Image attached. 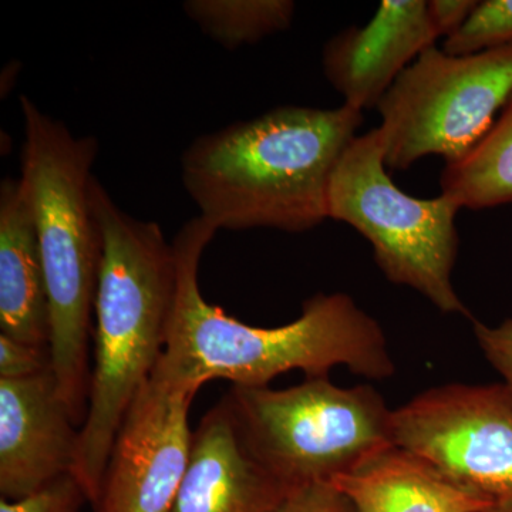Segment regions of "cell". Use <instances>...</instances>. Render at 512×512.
I'll return each mask as SVG.
<instances>
[{"label":"cell","instance_id":"cell-16","mask_svg":"<svg viewBox=\"0 0 512 512\" xmlns=\"http://www.w3.org/2000/svg\"><path fill=\"white\" fill-rule=\"evenodd\" d=\"M183 8L205 35L229 50L285 32L296 10L291 0H188Z\"/></svg>","mask_w":512,"mask_h":512},{"label":"cell","instance_id":"cell-20","mask_svg":"<svg viewBox=\"0 0 512 512\" xmlns=\"http://www.w3.org/2000/svg\"><path fill=\"white\" fill-rule=\"evenodd\" d=\"M474 335L485 359L512 387V319L488 326L474 322Z\"/></svg>","mask_w":512,"mask_h":512},{"label":"cell","instance_id":"cell-4","mask_svg":"<svg viewBox=\"0 0 512 512\" xmlns=\"http://www.w3.org/2000/svg\"><path fill=\"white\" fill-rule=\"evenodd\" d=\"M28 188L50 305V352L60 394L82 429L92 389L90 340L103 254L90 183L99 156L96 138L76 137L29 97H20Z\"/></svg>","mask_w":512,"mask_h":512},{"label":"cell","instance_id":"cell-3","mask_svg":"<svg viewBox=\"0 0 512 512\" xmlns=\"http://www.w3.org/2000/svg\"><path fill=\"white\" fill-rule=\"evenodd\" d=\"M90 198L103 254L94 301L92 389L72 476L93 505L117 431L167 345L178 264L160 225L126 214L94 175Z\"/></svg>","mask_w":512,"mask_h":512},{"label":"cell","instance_id":"cell-10","mask_svg":"<svg viewBox=\"0 0 512 512\" xmlns=\"http://www.w3.org/2000/svg\"><path fill=\"white\" fill-rule=\"evenodd\" d=\"M80 427L53 370L0 379V495L16 501L73 473Z\"/></svg>","mask_w":512,"mask_h":512},{"label":"cell","instance_id":"cell-2","mask_svg":"<svg viewBox=\"0 0 512 512\" xmlns=\"http://www.w3.org/2000/svg\"><path fill=\"white\" fill-rule=\"evenodd\" d=\"M362 123L363 111L346 104L278 107L238 121L185 150V191L217 231H309L329 220L330 177Z\"/></svg>","mask_w":512,"mask_h":512},{"label":"cell","instance_id":"cell-5","mask_svg":"<svg viewBox=\"0 0 512 512\" xmlns=\"http://www.w3.org/2000/svg\"><path fill=\"white\" fill-rule=\"evenodd\" d=\"M222 399L252 456L292 493L330 485L394 447V410L369 384L306 377L284 390L232 386Z\"/></svg>","mask_w":512,"mask_h":512},{"label":"cell","instance_id":"cell-8","mask_svg":"<svg viewBox=\"0 0 512 512\" xmlns=\"http://www.w3.org/2000/svg\"><path fill=\"white\" fill-rule=\"evenodd\" d=\"M394 446L491 503L512 500V387L451 383L393 412Z\"/></svg>","mask_w":512,"mask_h":512},{"label":"cell","instance_id":"cell-23","mask_svg":"<svg viewBox=\"0 0 512 512\" xmlns=\"http://www.w3.org/2000/svg\"><path fill=\"white\" fill-rule=\"evenodd\" d=\"M484 512H512V500L494 504L493 507L488 508V510Z\"/></svg>","mask_w":512,"mask_h":512},{"label":"cell","instance_id":"cell-19","mask_svg":"<svg viewBox=\"0 0 512 512\" xmlns=\"http://www.w3.org/2000/svg\"><path fill=\"white\" fill-rule=\"evenodd\" d=\"M53 370L49 346L28 345L0 335V379H26Z\"/></svg>","mask_w":512,"mask_h":512},{"label":"cell","instance_id":"cell-11","mask_svg":"<svg viewBox=\"0 0 512 512\" xmlns=\"http://www.w3.org/2000/svg\"><path fill=\"white\" fill-rule=\"evenodd\" d=\"M439 37L427 0H383L365 26L343 29L326 43L323 73L343 104L377 109L400 74Z\"/></svg>","mask_w":512,"mask_h":512},{"label":"cell","instance_id":"cell-17","mask_svg":"<svg viewBox=\"0 0 512 512\" xmlns=\"http://www.w3.org/2000/svg\"><path fill=\"white\" fill-rule=\"evenodd\" d=\"M512 45V0L477 2L466 23L444 39L450 56L476 55L485 50Z\"/></svg>","mask_w":512,"mask_h":512},{"label":"cell","instance_id":"cell-6","mask_svg":"<svg viewBox=\"0 0 512 512\" xmlns=\"http://www.w3.org/2000/svg\"><path fill=\"white\" fill-rule=\"evenodd\" d=\"M386 170L379 128L353 138L330 177L329 220L370 242L390 282L409 286L447 315L470 318L453 285L461 208L443 194L431 200L406 194Z\"/></svg>","mask_w":512,"mask_h":512},{"label":"cell","instance_id":"cell-21","mask_svg":"<svg viewBox=\"0 0 512 512\" xmlns=\"http://www.w3.org/2000/svg\"><path fill=\"white\" fill-rule=\"evenodd\" d=\"M282 512H355L342 494L330 485H313L296 491Z\"/></svg>","mask_w":512,"mask_h":512},{"label":"cell","instance_id":"cell-18","mask_svg":"<svg viewBox=\"0 0 512 512\" xmlns=\"http://www.w3.org/2000/svg\"><path fill=\"white\" fill-rule=\"evenodd\" d=\"M86 503L82 487L69 474L22 500L0 498V512H82Z\"/></svg>","mask_w":512,"mask_h":512},{"label":"cell","instance_id":"cell-12","mask_svg":"<svg viewBox=\"0 0 512 512\" xmlns=\"http://www.w3.org/2000/svg\"><path fill=\"white\" fill-rule=\"evenodd\" d=\"M292 494L252 456L221 399L192 431L171 512H282Z\"/></svg>","mask_w":512,"mask_h":512},{"label":"cell","instance_id":"cell-9","mask_svg":"<svg viewBox=\"0 0 512 512\" xmlns=\"http://www.w3.org/2000/svg\"><path fill=\"white\" fill-rule=\"evenodd\" d=\"M198 389L157 365L117 431L93 512H171L190 458Z\"/></svg>","mask_w":512,"mask_h":512},{"label":"cell","instance_id":"cell-14","mask_svg":"<svg viewBox=\"0 0 512 512\" xmlns=\"http://www.w3.org/2000/svg\"><path fill=\"white\" fill-rule=\"evenodd\" d=\"M330 487L355 512H484L494 505L396 446Z\"/></svg>","mask_w":512,"mask_h":512},{"label":"cell","instance_id":"cell-22","mask_svg":"<svg viewBox=\"0 0 512 512\" xmlns=\"http://www.w3.org/2000/svg\"><path fill=\"white\" fill-rule=\"evenodd\" d=\"M430 18L439 30L440 36L453 35L466 23L477 6L476 0H429Z\"/></svg>","mask_w":512,"mask_h":512},{"label":"cell","instance_id":"cell-7","mask_svg":"<svg viewBox=\"0 0 512 512\" xmlns=\"http://www.w3.org/2000/svg\"><path fill=\"white\" fill-rule=\"evenodd\" d=\"M512 93V45L450 56L433 46L390 87L377 110L384 164L407 170L427 156H466Z\"/></svg>","mask_w":512,"mask_h":512},{"label":"cell","instance_id":"cell-13","mask_svg":"<svg viewBox=\"0 0 512 512\" xmlns=\"http://www.w3.org/2000/svg\"><path fill=\"white\" fill-rule=\"evenodd\" d=\"M0 335L50 348L45 266L28 188L22 178L0 184Z\"/></svg>","mask_w":512,"mask_h":512},{"label":"cell","instance_id":"cell-15","mask_svg":"<svg viewBox=\"0 0 512 512\" xmlns=\"http://www.w3.org/2000/svg\"><path fill=\"white\" fill-rule=\"evenodd\" d=\"M440 185L441 194L468 210L512 202V93L476 146L460 160L446 164Z\"/></svg>","mask_w":512,"mask_h":512},{"label":"cell","instance_id":"cell-1","mask_svg":"<svg viewBox=\"0 0 512 512\" xmlns=\"http://www.w3.org/2000/svg\"><path fill=\"white\" fill-rule=\"evenodd\" d=\"M217 232L197 217L175 235L177 298L158 362L168 375L200 390L217 379L232 386H268L292 370L328 377L338 366L372 380L396 373L382 326L346 293H318L303 303L298 319L276 328L239 322L205 301L198 272L202 252Z\"/></svg>","mask_w":512,"mask_h":512}]
</instances>
